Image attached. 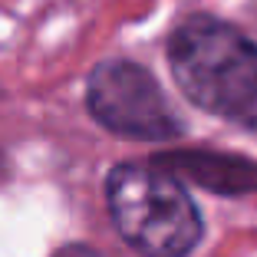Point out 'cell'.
Masks as SVG:
<instances>
[{
    "label": "cell",
    "mask_w": 257,
    "mask_h": 257,
    "mask_svg": "<svg viewBox=\"0 0 257 257\" xmlns=\"http://www.w3.org/2000/svg\"><path fill=\"white\" fill-rule=\"evenodd\" d=\"M152 159L175 172L178 178L201 185L218 195H247L257 191V165L241 155H224V152H201V149H185V152H159Z\"/></svg>",
    "instance_id": "277c9868"
},
{
    "label": "cell",
    "mask_w": 257,
    "mask_h": 257,
    "mask_svg": "<svg viewBox=\"0 0 257 257\" xmlns=\"http://www.w3.org/2000/svg\"><path fill=\"white\" fill-rule=\"evenodd\" d=\"M86 109L99 125L132 142H172L185 132L159 79L132 60H102L86 76Z\"/></svg>",
    "instance_id": "3957f363"
},
{
    "label": "cell",
    "mask_w": 257,
    "mask_h": 257,
    "mask_svg": "<svg viewBox=\"0 0 257 257\" xmlns=\"http://www.w3.org/2000/svg\"><path fill=\"white\" fill-rule=\"evenodd\" d=\"M53 257H99V250L86 247V244H69V247H63L60 254H53Z\"/></svg>",
    "instance_id": "5b68a950"
},
{
    "label": "cell",
    "mask_w": 257,
    "mask_h": 257,
    "mask_svg": "<svg viewBox=\"0 0 257 257\" xmlns=\"http://www.w3.org/2000/svg\"><path fill=\"white\" fill-rule=\"evenodd\" d=\"M106 204L119 237L142 257H188L201 241L198 204L155 159L115 165L106 178Z\"/></svg>",
    "instance_id": "7a4b0ae2"
},
{
    "label": "cell",
    "mask_w": 257,
    "mask_h": 257,
    "mask_svg": "<svg viewBox=\"0 0 257 257\" xmlns=\"http://www.w3.org/2000/svg\"><path fill=\"white\" fill-rule=\"evenodd\" d=\"M185 99L221 119H247L257 106V43L211 14H191L165 43Z\"/></svg>",
    "instance_id": "6da1fadb"
}]
</instances>
